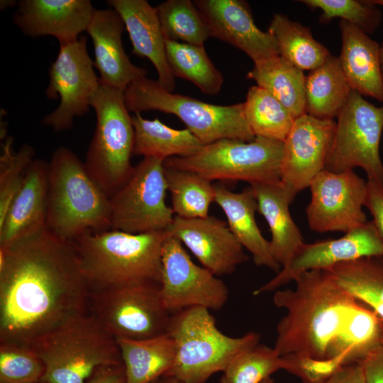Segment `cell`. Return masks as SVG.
Returning <instances> with one entry per match:
<instances>
[{"instance_id": "cell-48", "label": "cell", "mask_w": 383, "mask_h": 383, "mask_svg": "<svg viewBox=\"0 0 383 383\" xmlns=\"http://www.w3.org/2000/svg\"><path fill=\"white\" fill-rule=\"evenodd\" d=\"M379 57H380V64H381L382 74V77H383V43L382 44V46L380 47Z\"/></svg>"}, {"instance_id": "cell-49", "label": "cell", "mask_w": 383, "mask_h": 383, "mask_svg": "<svg viewBox=\"0 0 383 383\" xmlns=\"http://www.w3.org/2000/svg\"><path fill=\"white\" fill-rule=\"evenodd\" d=\"M370 2L377 6H383V0H370Z\"/></svg>"}, {"instance_id": "cell-31", "label": "cell", "mask_w": 383, "mask_h": 383, "mask_svg": "<svg viewBox=\"0 0 383 383\" xmlns=\"http://www.w3.org/2000/svg\"><path fill=\"white\" fill-rule=\"evenodd\" d=\"M275 39L279 54L301 70H313L331 55L311 30L282 13L274 15L267 30Z\"/></svg>"}, {"instance_id": "cell-39", "label": "cell", "mask_w": 383, "mask_h": 383, "mask_svg": "<svg viewBox=\"0 0 383 383\" xmlns=\"http://www.w3.org/2000/svg\"><path fill=\"white\" fill-rule=\"evenodd\" d=\"M12 143L13 139L8 138L0 157V223L5 218L22 185L27 169L34 160L35 150L32 146L25 144L15 152Z\"/></svg>"}, {"instance_id": "cell-2", "label": "cell", "mask_w": 383, "mask_h": 383, "mask_svg": "<svg viewBox=\"0 0 383 383\" xmlns=\"http://www.w3.org/2000/svg\"><path fill=\"white\" fill-rule=\"evenodd\" d=\"M294 289L277 290L273 302L286 310L274 348L343 367L360 363L382 339L383 320L338 282L328 269L311 270L294 280Z\"/></svg>"}, {"instance_id": "cell-22", "label": "cell", "mask_w": 383, "mask_h": 383, "mask_svg": "<svg viewBox=\"0 0 383 383\" xmlns=\"http://www.w3.org/2000/svg\"><path fill=\"white\" fill-rule=\"evenodd\" d=\"M48 162L34 159L21 187L0 223V248L46 228L48 198Z\"/></svg>"}, {"instance_id": "cell-19", "label": "cell", "mask_w": 383, "mask_h": 383, "mask_svg": "<svg viewBox=\"0 0 383 383\" xmlns=\"http://www.w3.org/2000/svg\"><path fill=\"white\" fill-rule=\"evenodd\" d=\"M211 37L247 54L255 62L279 55L277 43L268 31L255 25L248 4L241 0H194Z\"/></svg>"}, {"instance_id": "cell-15", "label": "cell", "mask_w": 383, "mask_h": 383, "mask_svg": "<svg viewBox=\"0 0 383 383\" xmlns=\"http://www.w3.org/2000/svg\"><path fill=\"white\" fill-rule=\"evenodd\" d=\"M311 201L306 213L311 230L347 233L367 222L362 211L367 182L353 170H323L311 182Z\"/></svg>"}, {"instance_id": "cell-7", "label": "cell", "mask_w": 383, "mask_h": 383, "mask_svg": "<svg viewBox=\"0 0 383 383\" xmlns=\"http://www.w3.org/2000/svg\"><path fill=\"white\" fill-rule=\"evenodd\" d=\"M128 111H158L177 116L203 145L231 138L251 141L255 136L244 116L243 103L216 105L174 94L146 77L124 91Z\"/></svg>"}, {"instance_id": "cell-29", "label": "cell", "mask_w": 383, "mask_h": 383, "mask_svg": "<svg viewBox=\"0 0 383 383\" xmlns=\"http://www.w3.org/2000/svg\"><path fill=\"white\" fill-rule=\"evenodd\" d=\"M134 128L133 154L165 160L173 157H187L203 145L187 128L174 129L157 118L148 120L140 113L132 116Z\"/></svg>"}, {"instance_id": "cell-5", "label": "cell", "mask_w": 383, "mask_h": 383, "mask_svg": "<svg viewBox=\"0 0 383 383\" xmlns=\"http://www.w3.org/2000/svg\"><path fill=\"white\" fill-rule=\"evenodd\" d=\"M210 310L192 307L171 314L166 333L172 338L175 359L164 377L182 383H205L223 372L240 353L260 343V335L248 332L228 336L218 329Z\"/></svg>"}, {"instance_id": "cell-27", "label": "cell", "mask_w": 383, "mask_h": 383, "mask_svg": "<svg viewBox=\"0 0 383 383\" xmlns=\"http://www.w3.org/2000/svg\"><path fill=\"white\" fill-rule=\"evenodd\" d=\"M126 383H150L166 375L175 359L172 338L167 333L144 339H116Z\"/></svg>"}, {"instance_id": "cell-36", "label": "cell", "mask_w": 383, "mask_h": 383, "mask_svg": "<svg viewBox=\"0 0 383 383\" xmlns=\"http://www.w3.org/2000/svg\"><path fill=\"white\" fill-rule=\"evenodd\" d=\"M157 12L165 39L204 46L211 37L208 26L194 3L190 0H167Z\"/></svg>"}, {"instance_id": "cell-35", "label": "cell", "mask_w": 383, "mask_h": 383, "mask_svg": "<svg viewBox=\"0 0 383 383\" xmlns=\"http://www.w3.org/2000/svg\"><path fill=\"white\" fill-rule=\"evenodd\" d=\"M243 109L255 137L284 142L296 120L280 101L258 86L248 89Z\"/></svg>"}, {"instance_id": "cell-18", "label": "cell", "mask_w": 383, "mask_h": 383, "mask_svg": "<svg viewBox=\"0 0 383 383\" xmlns=\"http://www.w3.org/2000/svg\"><path fill=\"white\" fill-rule=\"evenodd\" d=\"M166 233L184 243L202 266L217 277L233 273L248 260L227 223L214 216L183 218L174 216Z\"/></svg>"}, {"instance_id": "cell-4", "label": "cell", "mask_w": 383, "mask_h": 383, "mask_svg": "<svg viewBox=\"0 0 383 383\" xmlns=\"http://www.w3.org/2000/svg\"><path fill=\"white\" fill-rule=\"evenodd\" d=\"M47 228L73 241L88 231L110 229L111 202L69 148L55 150L48 162Z\"/></svg>"}, {"instance_id": "cell-38", "label": "cell", "mask_w": 383, "mask_h": 383, "mask_svg": "<svg viewBox=\"0 0 383 383\" xmlns=\"http://www.w3.org/2000/svg\"><path fill=\"white\" fill-rule=\"evenodd\" d=\"M45 372L44 362L30 347L0 343V383H41Z\"/></svg>"}, {"instance_id": "cell-37", "label": "cell", "mask_w": 383, "mask_h": 383, "mask_svg": "<svg viewBox=\"0 0 383 383\" xmlns=\"http://www.w3.org/2000/svg\"><path fill=\"white\" fill-rule=\"evenodd\" d=\"M283 366L274 348L259 343L238 354L223 372L219 383H261Z\"/></svg>"}, {"instance_id": "cell-9", "label": "cell", "mask_w": 383, "mask_h": 383, "mask_svg": "<svg viewBox=\"0 0 383 383\" xmlns=\"http://www.w3.org/2000/svg\"><path fill=\"white\" fill-rule=\"evenodd\" d=\"M283 142L255 137L251 141L225 138L203 145L194 154L164 161L168 168L194 172L209 181H280Z\"/></svg>"}, {"instance_id": "cell-28", "label": "cell", "mask_w": 383, "mask_h": 383, "mask_svg": "<svg viewBox=\"0 0 383 383\" xmlns=\"http://www.w3.org/2000/svg\"><path fill=\"white\" fill-rule=\"evenodd\" d=\"M352 89L339 59L331 55L306 77V113L323 120L337 118L346 105Z\"/></svg>"}, {"instance_id": "cell-25", "label": "cell", "mask_w": 383, "mask_h": 383, "mask_svg": "<svg viewBox=\"0 0 383 383\" xmlns=\"http://www.w3.org/2000/svg\"><path fill=\"white\" fill-rule=\"evenodd\" d=\"M342 48L338 57L352 90L383 102L379 44L350 23L340 20Z\"/></svg>"}, {"instance_id": "cell-23", "label": "cell", "mask_w": 383, "mask_h": 383, "mask_svg": "<svg viewBox=\"0 0 383 383\" xmlns=\"http://www.w3.org/2000/svg\"><path fill=\"white\" fill-rule=\"evenodd\" d=\"M106 4L121 16L133 45V53L148 58L157 71L158 83L172 92L175 77L167 61L165 38L156 7L146 0H109Z\"/></svg>"}, {"instance_id": "cell-33", "label": "cell", "mask_w": 383, "mask_h": 383, "mask_svg": "<svg viewBox=\"0 0 383 383\" xmlns=\"http://www.w3.org/2000/svg\"><path fill=\"white\" fill-rule=\"evenodd\" d=\"M165 49L174 77L189 80L204 94L219 93L223 77L213 65L204 46L165 39Z\"/></svg>"}, {"instance_id": "cell-44", "label": "cell", "mask_w": 383, "mask_h": 383, "mask_svg": "<svg viewBox=\"0 0 383 383\" xmlns=\"http://www.w3.org/2000/svg\"><path fill=\"white\" fill-rule=\"evenodd\" d=\"M87 383H126L123 363L104 365L97 368Z\"/></svg>"}, {"instance_id": "cell-47", "label": "cell", "mask_w": 383, "mask_h": 383, "mask_svg": "<svg viewBox=\"0 0 383 383\" xmlns=\"http://www.w3.org/2000/svg\"><path fill=\"white\" fill-rule=\"evenodd\" d=\"M16 3L15 1H10V0H3L1 1L0 5H1V9H6L8 7H11L13 5H14Z\"/></svg>"}, {"instance_id": "cell-12", "label": "cell", "mask_w": 383, "mask_h": 383, "mask_svg": "<svg viewBox=\"0 0 383 383\" xmlns=\"http://www.w3.org/2000/svg\"><path fill=\"white\" fill-rule=\"evenodd\" d=\"M167 191L164 160L144 157L110 199V229L133 234L166 232L174 218L165 202Z\"/></svg>"}, {"instance_id": "cell-3", "label": "cell", "mask_w": 383, "mask_h": 383, "mask_svg": "<svg viewBox=\"0 0 383 383\" xmlns=\"http://www.w3.org/2000/svg\"><path fill=\"white\" fill-rule=\"evenodd\" d=\"M166 232L88 231L72 242L90 291L160 284Z\"/></svg>"}, {"instance_id": "cell-50", "label": "cell", "mask_w": 383, "mask_h": 383, "mask_svg": "<svg viewBox=\"0 0 383 383\" xmlns=\"http://www.w3.org/2000/svg\"><path fill=\"white\" fill-rule=\"evenodd\" d=\"M261 383H274V381L272 380L271 377H268Z\"/></svg>"}, {"instance_id": "cell-6", "label": "cell", "mask_w": 383, "mask_h": 383, "mask_svg": "<svg viewBox=\"0 0 383 383\" xmlns=\"http://www.w3.org/2000/svg\"><path fill=\"white\" fill-rule=\"evenodd\" d=\"M29 347L44 362L41 383H87L97 368L123 363L116 339L89 312L38 338Z\"/></svg>"}, {"instance_id": "cell-46", "label": "cell", "mask_w": 383, "mask_h": 383, "mask_svg": "<svg viewBox=\"0 0 383 383\" xmlns=\"http://www.w3.org/2000/svg\"><path fill=\"white\" fill-rule=\"evenodd\" d=\"M159 383H182L172 377H162L159 379Z\"/></svg>"}, {"instance_id": "cell-34", "label": "cell", "mask_w": 383, "mask_h": 383, "mask_svg": "<svg viewBox=\"0 0 383 383\" xmlns=\"http://www.w3.org/2000/svg\"><path fill=\"white\" fill-rule=\"evenodd\" d=\"M165 175L171 194V208L177 216H209L210 205L215 201V187L211 181L194 172L165 167Z\"/></svg>"}, {"instance_id": "cell-32", "label": "cell", "mask_w": 383, "mask_h": 383, "mask_svg": "<svg viewBox=\"0 0 383 383\" xmlns=\"http://www.w3.org/2000/svg\"><path fill=\"white\" fill-rule=\"evenodd\" d=\"M329 270L339 284L383 320V257H365Z\"/></svg>"}, {"instance_id": "cell-16", "label": "cell", "mask_w": 383, "mask_h": 383, "mask_svg": "<svg viewBox=\"0 0 383 383\" xmlns=\"http://www.w3.org/2000/svg\"><path fill=\"white\" fill-rule=\"evenodd\" d=\"M365 257H383V240L372 221L338 239L304 243L288 265L253 294L275 290L304 272L329 269L336 264Z\"/></svg>"}, {"instance_id": "cell-51", "label": "cell", "mask_w": 383, "mask_h": 383, "mask_svg": "<svg viewBox=\"0 0 383 383\" xmlns=\"http://www.w3.org/2000/svg\"><path fill=\"white\" fill-rule=\"evenodd\" d=\"M159 379L155 380V381H153V382H150V383H159Z\"/></svg>"}, {"instance_id": "cell-24", "label": "cell", "mask_w": 383, "mask_h": 383, "mask_svg": "<svg viewBox=\"0 0 383 383\" xmlns=\"http://www.w3.org/2000/svg\"><path fill=\"white\" fill-rule=\"evenodd\" d=\"M250 187L257 200V211L265 218L270 228L271 253L284 267L305 243L289 211V205L296 194L281 180L252 183Z\"/></svg>"}, {"instance_id": "cell-10", "label": "cell", "mask_w": 383, "mask_h": 383, "mask_svg": "<svg viewBox=\"0 0 383 383\" xmlns=\"http://www.w3.org/2000/svg\"><path fill=\"white\" fill-rule=\"evenodd\" d=\"M89 312L116 339H144L166 333L171 313L160 284L126 285L90 291Z\"/></svg>"}, {"instance_id": "cell-17", "label": "cell", "mask_w": 383, "mask_h": 383, "mask_svg": "<svg viewBox=\"0 0 383 383\" xmlns=\"http://www.w3.org/2000/svg\"><path fill=\"white\" fill-rule=\"evenodd\" d=\"M336 122L304 114L296 118L283 142L280 180L294 192L309 187L325 170Z\"/></svg>"}, {"instance_id": "cell-20", "label": "cell", "mask_w": 383, "mask_h": 383, "mask_svg": "<svg viewBox=\"0 0 383 383\" xmlns=\"http://www.w3.org/2000/svg\"><path fill=\"white\" fill-rule=\"evenodd\" d=\"M18 6L13 20L24 34L51 35L60 45L77 40L95 11L89 0H21Z\"/></svg>"}, {"instance_id": "cell-13", "label": "cell", "mask_w": 383, "mask_h": 383, "mask_svg": "<svg viewBox=\"0 0 383 383\" xmlns=\"http://www.w3.org/2000/svg\"><path fill=\"white\" fill-rule=\"evenodd\" d=\"M94 61L87 49V38L60 45L57 58L49 71L46 96L60 98L57 108L46 115L42 123L59 132L70 129L74 118L87 113L91 99L100 85L94 70Z\"/></svg>"}, {"instance_id": "cell-41", "label": "cell", "mask_w": 383, "mask_h": 383, "mask_svg": "<svg viewBox=\"0 0 383 383\" xmlns=\"http://www.w3.org/2000/svg\"><path fill=\"white\" fill-rule=\"evenodd\" d=\"M283 370L297 376L303 383H326L341 366L296 355L281 356Z\"/></svg>"}, {"instance_id": "cell-30", "label": "cell", "mask_w": 383, "mask_h": 383, "mask_svg": "<svg viewBox=\"0 0 383 383\" xmlns=\"http://www.w3.org/2000/svg\"><path fill=\"white\" fill-rule=\"evenodd\" d=\"M247 77L280 101L295 118L306 113V77L280 55L255 62Z\"/></svg>"}, {"instance_id": "cell-26", "label": "cell", "mask_w": 383, "mask_h": 383, "mask_svg": "<svg viewBox=\"0 0 383 383\" xmlns=\"http://www.w3.org/2000/svg\"><path fill=\"white\" fill-rule=\"evenodd\" d=\"M215 201L224 212L227 224L240 245L248 250L257 266L278 273L281 265L273 257L270 241L262 235L255 221L257 203L252 189L233 192L225 186L214 184Z\"/></svg>"}, {"instance_id": "cell-1", "label": "cell", "mask_w": 383, "mask_h": 383, "mask_svg": "<svg viewBox=\"0 0 383 383\" xmlns=\"http://www.w3.org/2000/svg\"><path fill=\"white\" fill-rule=\"evenodd\" d=\"M89 294L72 242L47 227L0 248V343L29 346L89 312Z\"/></svg>"}, {"instance_id": "cell-42", "label": "cell", "mask_w": 383, "mask_h": 383, "mask_svg": "<svg viewBox=\"0 0 383 383\" xmlns=\"http://www.w3.org/2000/svg\"><path fill=\"white\" fill-rule=\"evenodd\" d=\"M365 206L368 209L372 223L383 240V185L373 179H367Z\"/></svg>"}, {"instance_id": "cell-43", "label": "cell", "mask_w": 383, "mask_h": 383, "mask_svg": "<svg viewBox=\"0 0 383 383\" xmlns=\"http://www.w3.org/2000/svg\"><path fill=\"white\" fill-rule=\"evenodd\" d=\"M366 383H383V339L360 362Z\"/></svg>"}, {"instance_id": "cell-8", "label": "cell", "mask_w": 383, "mask_h": 383, "mask_svg": "<svg viewBox=\"0 0 383 383\" xmlns=\"http://www.w3.org/2000/svg\"><path fill=\"white\" fill-rule=\"evenodd\" d=\"M96 125L87 150L86 169L111 199L128 180L134 167V128L124 91L100 83L91 103Z\"/></svg>"}, {"instance_id": "cell-11", "label": "cell", "mask_w": 383, "mask_h": 383, "mask_svg": "<svg viewBox=\"0 0 383 383\" xmlns=\"http://www.w3.org/2000/svg\"><path fill=\"white\" fill-rule=\"evenodd\" d=\"M382 130L383 105L376 106L352 90L337 117L325 170L341 172L359 167L365 171L367 179L383 185V165L379 156Z\"/></svg>"}, {"instance_id": "cell-40", "label": "cell", "mask_w": 383, "mask_h": 383, "mask_svg": "<svg viewBox=\"0 0 383 383\" xmlns=\"http://www.w3.org/2000/svg\"><path fill=\"white\" fill-rule=\"evenodd\" d=\"M301 2L310 8L320 9L323 22L338 17L367 35L375 31L382 19L380 10L370 1L304 0Z\"/></svg>"}, {"instance_id": "cell-21", "label": "cell", "mask_w": 383, "mask_h": 383, "mask_svg": "<svg viewBox=\"0 0 383 383\" xmlns=\"http://www.w3.org/2000/svg\"><path fill=\"white\" fill-rule=\"evenodd\" d=\"M125 26L113 9H95L87 29L91 37L100 83L125 91L133 82L146 77L147 70L133 65L122 43Z\"/></svg>"}, {"instance_id": "cell-14", "label": "cell", "mask_w": 383, "mask_h": 383, "mask_svg": "<svg viewBox=\"0 0 383 383\" xmlns=\"http://www.w3.org/2000/svg\"><path fill=\"white\" fill-rule=\"evenodd\" d=\"M160 293L171 314L192 307L218 311L225 306L229 296L223 281L196 265L182 243L167 234L162 250Z\"/></svg>"}, {"instance_id": "cell-45", "label": "cell", "mask_w": 383, "mask_h": 383, "mask_svg": "<svg viewBox=\"0 0 383 383\" xmlns=\"http://www.w3.org/2000/svg\"><path fill=\"white\" fill-rule=\"evenodd\" d=\"M326 383H366L362 366L360 363L343 366Z\"/></svg>"}]
</instances>
